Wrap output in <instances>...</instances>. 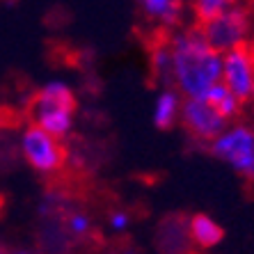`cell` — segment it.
<instances>
[{"label": "cell", "instance_id": "cell-1", "mask_svg": "<svg viewBox=\"0 0 254 254\" xmlns=\"http://www.w3.org/2000/svg\"><path fill=\"white\" fill-rule=\"evenodd\" d=\"M172 87L184 99H206L222 83V53L204 39L199 25H184L170 37Z\"/></svg>", "mask_w": 254, "mask_h": 254}, {"label": "cell", "instance_id": "cell-2", "mask_svg": "<svg viewBox=\"0 0 254 254\" xmlns=\"http://www.w3.org/2000/svg\"><path fill=\"white\" fill-rule=\"evenodd\" d=\"M78 101L76 92L66 80L53 78L46 80L30 99V124L46 130L58 140L71 135L76 126Z\"/></svg>", "mask_w": 254, "mask_h": 254}, {"label": "cell", "instance_id": "cell-3", "mask_svg": "<svg viewBox=\"0 0 254 254\" xmlns=\"http://www.w3.org/2000/svg\"><path fill=\"white\" fill-rule=\"evenodd\" d=\"M201 35L218 53H229L238 48L252 46V32H254V14L248 5H238L225 9L215 18L199 25Z\"/></svg>", "mask_w": 254, "mask_h": 254}, {"label": "cell", "instance_id": "cell-4", "mask_svg": "<svg viewBox=\"0 0 254 254\" xmlns=\"http://www.w3.org/2000/svg\"><path fill=\"white\" fill-rule=\"evenodd\" d=\"M213 158L245 179H254V126L248 122H231L208 144Z\"/></svg>", "mask_w": 254, "mask_h": 254}, {"label": "cell", "instance_id": "cell-5", "mask_svg": "<svg viewBox=\"0 0 254 254\" xmlns=\"http://www.w3.org/2000/svg\"><path fill=\"white\" fill-rule=\"evenodd\" d=\"M18 149H21V156H23L25 163L44 177L60 174L66 163V151L62 140L53 137L46 130L37 128L35 124H28L21 130Z\"/></svg>", "mask_w": 254, "mask_h": 254}, {"label": "cell", "instance_id": "cell-6", "mask_svg": "<svg viewBox=\"0 0 254 254\" xmlns=\"http://www.w3.org/2000/svg\"><path fill=\"white\" fill-rule=\"evenodd\" d=\"M179 122L192 140L204 142V144H211L229 126V122L206 99H184Z\"/></svg>", "mask_w": 254, "mask_h": 254}, {"label": "cell", "instance_id": "cell-7", "mask_svg": "<svg viewBox=\"0 0 254 254\" xmlns=\"http://www.w3.org/2000/svg\"><path fill=\"white\" fill-rule=\"evenodd\" d=\"M222 85L243 103L254 99V46L222 55Z\"/></svg>", "mask_w": 254, "mask_h": 254}, {"label": "cell", "instance_id": "cell-8", "mask_svg": "<svg viewBox=\"0 0 254 254\" xmlns=\"http://www.w3.org/2000/svg\"><path fill=\"white\" fill-rule=\"evenodd\" d=\"M142 16L160 30H179L184 21V0H135Z\"/></svg>", "mask_w": 254, "mask_h": 254}, {"label": "cell", "instance_id": "cell-9", "mask_svg": "<svg viewBox=\"0 0 254 254\" xmlns=\"http://www.w3.org/2000/svg\"><path fill=\"white\" fill-rule=\"evenodd\" d=\"M181 108H184V96L179 94L177 89L172 87V85L160 87L154 99V108H151L154 126L160 130H167L172 126H177V122L181 119Z\"/></svg>", "mask_w": 254, "mask_h": 254}, {"label": "cell", "instance_id": "cell-10", "mask_svg": "<svg viewBox=\"0 0 254 254\" xmlns=\"http://www.w3.org/2000/svg\"><path fill=\"white\" fill-rule=\"evenodd\" d=\"M158 250L163 254H188L190 252V234L188 222L181 218H167L158 227Z\"/></svg>", "mask_w": 254, "mask_h": 254}, {"label": "cell", "instance_id": "cell-11", "mask_svg": "<svg viewBox=\"0 0 254 254\" xmlns=\"http://www.w3.org/2000/svg\"><path fill=\"white\" fill-rule=\"evenodd\" d=\"M188 234H190V243L199 250L215 248L225 238V229L206 213H195L188 220Z\"/></svg>", "mask_w": 254, "mask_h": 254}, {"label": "cell", "instance_id": "cell-12", "mask_svg": "<svg viewBox=\"0 0 254 254\" xmlns=\"http://www.w3.org/2000/svg\"><path fill=\"white\" fill-rule=\"evenodd\" d=\"M149 69L160 87L172 85V48L167 39H160L149 51Z\"/></svg>", "mask_w": 254, "mask_h": 254}, {"label": "cell", "instance_id": "cell-13", "mask_svg": "<svg viewBox=\"0 0 254 254\" xmlns=\"http://www.w3.org/2000/svg\"><path fill=\"white\" fill-rule=\"evenodd\" d=\"M206 101L229 122V124L231 122H238V117H241V113H243V101H238L222 83L215 85V87L208 92Z\"/></svg>", "mask_w": 254, "mask_h": 254}, {"label": "cell", "instance_id": "cell-14", "mask_svg": "<svg viewBox=\"0 0 254 254\" xmlns=\"http://www.w3.org/2000/svg\"><path fill=\"white\" fill-rule=\"evenodd\" d=\"M238 2H243V0H188V7L192 12V18L201 25L215 18L218 14H222L225 9H229V7L238 5Z\"/></svg>", "mask_w": 254, "mask_h": 254}, {"label": "cell", "instance_id": "cell-15", "mask_svg": "<svg viewBox=\"0 0 254 254\" xmlns=\"http://www.w3.org/2000/svg\"><path fill=\"white\" fill-rule=\"evenodd\" d=\"M64 229L71 238H85L92 231V218L83 211H71L64 218Z\"/></svg>", "mask_w": 254, "mask_h": 254}, {"label": "cell", "instance_id": "cell-16", "mask_svg": "<svg viewBox=\"0 0 254 254\" xmlns=\"http://www.w3.org/2000/svg\"><path fill=\"white\" fill-rule=\"evenodd\" d=\"M108 225H110L113 231L122 234V231H126L130 227V215L126 211H113L108 215Z\"/></svg>", "mask_w": 254, "mask_h": 254}, {"label": "cell", "instance_id": "cell-17", "mask_svg": "<svg viewBox=\"0 0 254 254\" xmlns=\"http://www.w3.org/2000/svg\"><path fill=\"white\" fill-rule=\"evenodd\" d=\"M12 254H32V252H28V250H16V252H12Z\"/></svg>", "mask_w": 254, "mask_h": 254}, {"label": "cell", "instance_id": "cell-18", "mask_svg": "<svg viewBox=\"0 0 254 254\" xmlns=\"http://www.w3.org/2000/svg\"><path fill=\"white\" fill-rule=\"evenodd\" d=\"M252 126H254V110H252Z\"/></svg>", "mask_w": 254, "mask_h": 254}, {"label": "cell", "instance_id": "cell-19", "mask_svg": "<svg viewBox=\"0 0 254 254\" xmlns=\"http://www.w3.org/2000/svg\"><path fill=\"white\" fill-rule=\"evenodd\" d=\"M0 254H2V250H0Z\"/></svg>", "mask_w": 254, "mask_h": 254}]
</instances>
